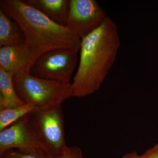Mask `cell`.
<instances>
[{
  "label": "cell",
  "instance_id": "cell-11",
  "mask_svg": "<svg viewBox=\"0 0 158 158\" xmlns=\"http://www.w3.org/2000/svg\"><path fill=\"white\" fill-rule=\"evenodd\" d=\"M13 74L0 67V110L16 107L26 104L15 91Z\"/></svg>",
  "mask_w": 158,
  "mask_h": 158
},
{
  "label": "cell",
  "instance_id": "cell-10",
  "mask_svg": "<svg viewBox=\"0 0 158 158\" xmlns=\"http://www.w3.org/2000/svg\"><path fill=\"white\" fill-rule=\"evenodd\" d=\"M25 41L19 25L0 9V47L16 45Z\"/></svg>",
  "mask_w": 158,
  "mask_h": 158
},
{
  "label": "cell",
  "instance_id": "cell-6",
  "mask_svg": "<svg viewBox=\"0 0 158 158\" xmlns=\"http://www.w3.org/2000/svg\"><path fill=\"white\" fill-rule=\"evenodd\" d=\"M107 17L95 0H69L65 27L82 39L100 27Z\"/></svg>",
  "mask_w": 158,
  "mask_h": 158
},
{
  "label": "cell",
  "instance_id": "cell-9",
  "mask_svg": "<svg viewBox=\"0 0 158 158\" xmlns=\"http://www.w3.org/2000/svg\"><path fill=\"white\" fill-rule=\"evenodd\" d=\"M24 2L57 24L66 26L69 0H25Z\"/></svg>",
  "mask_w": 158,
  "mask_h": 158
},
{
  "label": "cell",
  "instance_id": "cell-2",
  "mask_svg": "<svg viewBox=\"0 0 158 158\" xmlns=\"http://www.w3.org/2000/svg\"><path fill=\"white\" fill-rule=\"evenodd\" d=\"M1 9L19 25L31 54L30 70L43 53L57 48L79 52L81 39L66 27L54 22L21 0H1Z\"/></svg>",
  "mask_w": 158,
  "mask_h": 158
},
{
  "label": "cell",
  "instance_id": "cell-5",
  "mask_svg": "<svg viewBox=\"0 0 158 158\" xmlns=\"http://www.w3.org/2000/svg\"><path fill=\"white\" fill-rule=\"evenodd\" d=\"M79 52L67 48H57L41 54L35 61L30 73L40 78L65 84L70 80L75 69Z\"/></svg>",
  "mask_w": 158,
  "mask_h": 158
},
{
  "label": "cell",
  "instance_id": "cell-16",
  "mask_svg": "<svg viewBox=\"0 0 158 158\" xmlns=\"http://www.w3.org/2000/svg\"><path fill=\"white\" fill-rule=\"evenodd\" d=\"M122 158H140V156L136 152L132 151L124 155Z\"/></svg>",
  "mask_w": 158,
  "mask_h": 158
},
{
  "label": "cell",
  "instance_id": "cell-14",
  "mask_svg": "<svg viewBox=\"0 0 158 158\" xmlns=\"http://www.w3.org/2000/svg\"><path fill=\"white\" fill-rule=\"evenodd\" d=\"M45 153L46 158H83L81 149L76 146H67L62 152L56 155Z\"/></svg>",
  "mask_w": 158,
  "mask_h": 158
},
{
  "label": "cell",
  "instance_id": "cell-15",
  "mask_svg": "<svg viewBox=\"0 0 158 158\" xmlns=\"http://www.w3.org/2000/svg\"><path fill=\"white\" fill-rule=\"evenodd\" d=\"M140 158H158V144L147 149L143 154L140 156Z\"/></svg>",
  "mask_w": 158,
  "mask_h": 158
},
{
  "label": "cell",
  "instance_id": "cell-8",
  "mask_svg": "<svg viewBox=\"0 0 158 158\" xmlns=\"http://www.w3.org/2000/svg\"><path fill=\"white\" fill-rule=\"evenodd\" d=\"M31 54L25 42L0 48V67L8 72L30 73Z\"/></svg>",
  "mask_w": 158,
  "mask_h": 158
},
{
  "label": "cell",
  "instance_id": "cell-4",
  "mask_svg": "<svg viewBox=\"0 0 158 158\" xmlns=\"http://www.w3.org/2000/svg\"><path fill=\"white\" fill-rule=\"evenodd\" d=\"M28 116L39 135L43 150L50 155L62 152L67 145L61 105L43 110L36 109Z\"/></svg>",
  "mask_w": 158,
  "mask_h": 158
},
{
  "label": "cell",
  "instance_id": "cell-12",
  "mask_svg": "<svg viewBox=\"0 0 158 158\" xmlns=\"http://www.w3.org/2000/svg\"><path fill=\"white\" fill-rule=\"evenodd\" d=\"M36 109L32 105L25 104L16 107L0 110V131Z\"/></svg>",
  "mask_w": 158,
  "mask_h": 158
},
{
  "label": "cell",
  "instance_id": "cell-3",
  "mask_svg": "<svg viewBox=\"0 0 158 158\" xmlns=\"http://www.w3.org/2000/svg\"><path fill=\"white\" fill-rule=\"evenodd\" d=\"M17 95L26 104L38 109H47L62 105L73 97L71 83L65 84L34 76L26 72L13 74Z\"/></svg>",
  "mask_w": 158,
  "mask_h": 158
},
{
  "label": "cell",
  "instance_id": "cell-1",
  "mask_svg": "<svg viewBox=\"0 0 158 158\" xmlns=\"http://www.w3.org/2000/svg\"><path fill=\"white\" fill-rule=\"evenodd\" d=\"M120 45L118 27L108 16L81 39L78 67L71 83L73 97H85L100 89L116 61Z\"/></svg>",
  "mask_w": 158,
  "mask_h": 158
},
{
  "label": "cell",
  "instance_id": "cell-7",
  "mask_svg": "<svg viewBox=\"0 0 158 158\" xmlns=\"http://www.w3.org/2000/svg\"><path fill=\"white\" fill-rule=\"evenodd\" d=\"M28 114L0 131V156L11 149H42L39 135Z\"/></svg>",
  "mask_w": 158,
  "mask_h": 158
},
{
  "label": "cell",
  "instance_id": "cell-13",
  "mask_svg": "<svg viewBox=\"0 0 158 158\" xmlns=\"http://www.w3.org/2000/svg\"><path fill=\"white\" fill-rule=\"evenodd\" d=\"M0 158H46L45 153L41 148L9 150L0 156Z\"/></svg>",
  "mask_w": 158,
  "mask_h": 158
}]
</instances>
